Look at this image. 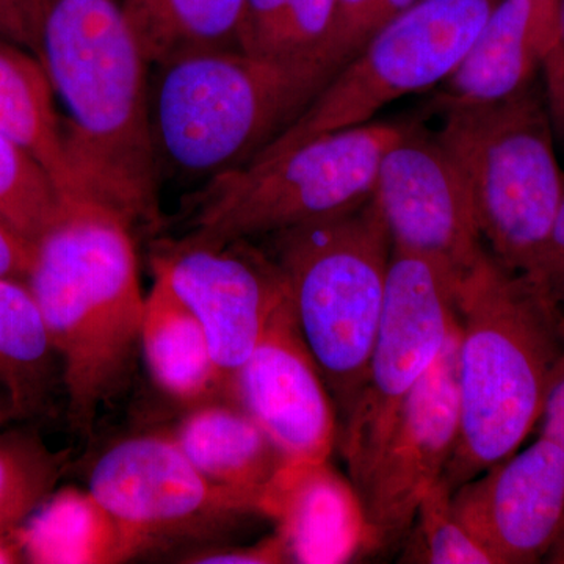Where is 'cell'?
I'll list each match as a JSON object with an SVG mask.
<instances>
[{
	"mask_svg": "<svg viewBox=\"0 0 564 564\" xmlns=\"http://www.w3.org/2000/svg\"><path fill=\"white\" fill-rule=\"evenodd\" d=\"M452 494L443 477L422 497L406 534L403 563L496 564L485 545L456 516Z\"/></svg>",
	"mask_w": 564,
	"mask_h": 564,
	"instance_id": "484cf974",
	"label": "cell"
},
{
	"mask_svg": "<svg viewBox=\"0 0 564 564\" xmlns=\"http://www.w3.org/2000/svg\"><path fill=\"white\" fill-rule=\"evenodd\" d=\"M172 436L212 485L254 500L288 463L278 445L239 403L209 399L193 404Z\"/></svg>",
	"mask_w": 564,
	"mask_h": 564,
	"instance_id": "ac0fdd59",
	"label": "cell"
},
{
	"mask_svg": "<svg viewBox=\"0 0 564 564\" xmlns=\"http://www.w3.org/2000/svg\"><path fill=\"white\" fill-rule=\"evenodd\" d=\"M36 57L65 117L66 148L85 202L132 229L162 225L148 98L150 62L122 0H35Z\"/></svg>",
	"mask_w": 564,
	"mask_h": 564,
	"instance_id": "6da1fadb",
	"label": "cell"
},
{
	"mask_svg": "<svg viewBox=\"0 0 564 564\" xmlns=\"http://www.w3.org/2000/svg\"><path fill=\"white\" fill-rule=\"evenodd\" d=\"M46 69L32 51L0 40V135L46 170L63 202H85L70 165L63 118Z\"/></svg>",
	"mask_w": 564,
	"mask_h": 564,
	"instance_id": "d6986e66",
	"label": "cell"
},
{
	"mask_svg": "<svg viewBox=\"0 0 564 564\" xmlns=\"http://www.w3.org/2000/svg\"><path fill=\"white\" fill-rule=\"evenodd\" d=\"M552 122H554V131L558 132L564 139V98L555 110L551 111Z\"/></svg>",
	"mask_w": 564,
	"mask_h": 564,
	"instance_id": "74e56055",
	"label": "cell"
},
{
	"mask_svg": "<svg viewBox=\"0 0 564 564\" xmlns=\"http://www.w3.org/2000/svg\"><path fill=\"white\" fill-rule=\"evenodd\" d=\"M415 0H336L328 36L318 63L332 74L344 68Z\"/></svg>",
	"mask_w": 564,
	"mask_h": 564,
	"instance_id": "4316f807",
	"label": "cell"
},
{
	"mask_svg": "<svg viewBox=\"0 0 564 564\" xmlns=\"http://www.w3.org/2000/svg\"><path fill=\"white\" fill-rule=\"evenodd\" d=\"M25 562L17 532L0 534V564Z\"/></svg>",
	"mask_w": 564,
	"mask_h": 564,
	"instance_id": "d590c367",
	"label": "cell"
},
{
	"mask_svg": "<svg viewBox=\"0 0 564 564\" xmlns=\"http://www.w3.org/2000/svg\"><path fill=\"white\" fill-rule=\"evenodd\" d=\"M289 0H245L239 32L240 51L278 58Z\"/></svg>",
	"mask_w": 564,
	"mask_h": 564,
	"instance_id": "f1b7e54d",
	"label": "cell"
},
{
	"mask_svg": "<svg viewBox=\"0 0 564 564\" xmlns=\"http://www.w3.org/2000/svg\"><path fill=\"white\" fill-rule=\"evenodd\" d=\"M62 367L25 281L0 278V393L11 419L43 413Z\"/></svg>",
	"mask_w": 564,
	"mask_h": 564,
	"instance_id": "44dd1931",
	"label": "cell"
},
{
	"mask_svg": "<svg viewBox=\"0 0 564 564\" xmlns=\"http://www.w3.org/2000/svg\"><path fill=\"white\" fill-rule=\"evenodd\" d=\"M459 434L458 321L410 393L361 492L377 547L406 536L422 497L444 477Z\"/></svg>",
	"mask_w": 564,
	"mask_h": 564,
	"instance_id": "4fadbf2b",
	"label": "cell"
},
{
	"mask_svg": "<svg viewBox=\"0 0 564 564\" xmlns=\"http://www.w3.org/2000/svg\"><path fill=\"white\" fill-rule=\"evenodd\" d=\"M373 198L393 248L433 263L455 292L488 254L466 182L433 133L404 126L380 163Z\"/></svg>",
	"mask_w": 564,
	"mask_h": 564,
	"instance_id": "8fae6325",
	"label": "cell"
},
{
	"mask_svg": "<svg viewBox=\"0 0 564 564\" xmlns=\"http://www.w3.org/2000/svg\"><path fill=\"white\" fill-rule=\"evenodd\" d=\"M403 128L369 121L340 129L212 181L199 193L191 232L181 243L251 242L366 203L386 151Z\"/></svg>",
	"mask_w": 564,
	"mask_h": 564,
	"instance_id": "52a82bcc",
	"label": "cell"
},
{
	"mask_svg": "<svg viewBox=\"0 0 564 564\" xmlns=\"http://www.w3.org/2000/svg\"><path fill=\"white\" fill-rule=\"evenodd\" d=\"M11 419L9 403H7L6 397L0 393V423L7 422Z\"/></svg>",
	"mask_w": 564,
	"mask_h": 564,
	"instance_id": "f35d334b",
	"label": "cell"
},
{
	"mask_svg": "<svg viewBox=\"0 0 564 564\" xmlns=\"http://www.w3.org/2000/svg\"><path fill=\"white\" fill-rule=\"evenodd\" d=\"M140 348L152 381L177 402L225 395L202 323L159 272L144 303Z\"/></svg>",
	"mask_w": 564,
	"mask_h": 564,
	"instance_id": "ffe728a7",
	"label": "cell"
},
{
	"mask_svg": "<svg viewBox=\"0 0 564 564\" xmlns=\"http://www.w3.org/2000/svg\"><path fill=\"white\" fill-rule=\"evenodd\" d=\"M33 245L0 220V278L25 280L31 265Z\"/></svg>",
	"mask_w": 564,
	"mask_h": 564,
	"instance_id": "836d02e7",
	"label": "cell"
},
{
	"mask_svg": "<svg viewBox=\"0 0 564 564\" xmlns=\"http://www.w3.org/2000/svg\"><path fill=\"white\" fill-rule=\"evenodd\" d=\"M68 464L32 429L0 432V534H10L57 489Z\"/></svg>",
	"mask_w": 564,
	"mask_h": 564,
	"instance_id": "cb8c5ba5",
	"label": "cell"
},
{
	"mask_svg": "<svg viewBox=\"0 0 564 564\" xmlns=\"http://www.w3.org/2000/svg\"><path fill=\"white\" fill-rule=\"evenodd\" d=\"M182 563L195 564H281L289 563L288 551L280 534L263 538L252 545H228V547L206 549L184 556Z\"/></svg>",
	"mask_w": 564,
	"mask_h": 564,
	"instance_id": "4dcf8cb0",
	"label": "cell"
},
{
	"mask_svg": "<svg viewBox=\"0 0 564 564\" xmlns=\"http://www.w3.org/2000/svg\"><path fill=\"white\" fill-rule=\"evenodd\" d=\"M152 267L202 323L228 395L234 375L289 299L280 267L250 240L220 247L177 242L155 256Z\"/></svg>",
	"mask_w": 564,
	"mask_h": 564,
	"instance_id": "7c38bea8",
	"label": "cell"
},
{
	"mask_svg": "<svg viewBox=\"0 0 564 564\" xmlns=\"http://www.w3.org/2000/svg\"><path fill=\"white\" fill-rule=\"evenodd\" d=\"M152 68L148 120L159 180L163 172L204 185L248 165L333 79L318 63L240 50L193 52Z\"/></svg>",
	"mask_w": 564,
	"mask_h": 564,
	"instance_id": "277c9868",
	"label": "cell"
},
{
	"mask_svg": "<svg viewBox=\"0 0 564 564\" xmlns=\"http://www.w3.org/2000/svg\"><path fill=\"white\" fill-rule=\"evenodd\" d=\"M28 563L115 564L131 560L120 527L88 489H55L17 530Z\"/></svg>",
	"mask_w": 564,
	"mask_h": 564,
	"instance_id": "7402d4cb",
	"label": "cell"
},
{
	"mask_svg": "<svg viewBox=\"0 0 564 564\" xmlns=\"http://www.w3.org/2000/svg\"><path fill=\"white\" fill-rule=\"evenodd\" d=\"M456 321L455 288L448 278L425 259L393 248L366 381L337 434L359 496L403 403L440 358Z\"/></svg>",
	"mask_w": 564,
	"mask_h": 564,
	"instance_id": "9c48e42d",
	"label": "cell"
},
{
	"mask_svg": "<svg viewBox=\"0 0 564 564\" xmlns=\"http://www.w3.org/2000/svg\"><path fill=\"white\" fill-rule=\"evenodd\" d=\"M289 563L343 564L377 549L358 489L326 462L285 463L263 489Z\"/></svg>",
	"mask_w": 564,
	"mask_h": 564,
	"instance_id": "2e32d148",
	"label": "cell"
},
{
	"mask_svg": "<svg viewBox=\"0 0 564 564\" xmlns=\"http://www.w3.org/2000/svg\"><path fill=\"white\" fill-rule=\"evenodd\" d=\"M300 332L332 393L339 426L366 381L383 314L393 245L373 195L269 236Z\"/></svg>",
	"mask_w": 564,
	"mask_h": 564,
	"instance_id": "5b68a950",
	"label": "cell"
},
{
	"mask_svg": "<svg viewBox=\"0 0 564 564\" xmlns=\"http://www.w3.org/2000/svg\"><path fill=\"white\" fill-rule=\"evenodd\" d=\"M88 491L120 527L131 558L261 516L254 500L204 478L172 433L133 434L111 444L93 463Z\"/></svg>",
	"mask_w": 564,
	"mask_h": 564,
	"instance_id": "30bf717a",
	"label": "cell"
},
{
	"mask_svg": "<svg viewBox=\"0 0 564 564\" xmlns=\"http://www.w3.org/2000/svg\"><path fill=\"white\" fill-rule=\"evenodd\" d=\"M499 0H415L250 163L325 133L372 121L383 107L443 84L462 63ZM248 163V165H250Z\"/></svg>",
	"mask_w": 564,
	"mask_h": 564,
	"instance_id": "ba28073f",
	"label": "cell"
},
{
	"mask_svg": "<svg viewBox=\"0 0 564 564\" xmlns=\"http://www.w3.org/2000/svg\"><path fill=\"white\" fill-rule=\"evenodd\" d=\"M443 113L436 135L466 182L486 250L532 284L564 191L545 93L534 82L503 101Z\"/></svg>",
	"mask_w": 564,
	"mask_h": 564,
	"instance_id": "8992f818",
	"label": "cell"
},
{
	"mask_svg": "<svg viewBox=\"0 0 564 564\" xmlns=\"http://www.w3.org/2000/svg\"><path fill=\"white\" fill-rule=\"evenodd\" d=\"M455 299L459 434L444 473L452 491L524 444L564 351L562 318L489 251Z\"/></svg>",
	"mask_w": 564,
	"mask_h": 564,
	"instance_id": "3957f363",
	"label": "cell"
},
{
	"mask_svg": "<svg viewBox=\"0 0 564 564\" xmlns=\"http://www.w3.org/2000/svg\"><path fill=\"white\" fill-rule=\"evenodd\" d=\"M544 562L552 564H564V532L562 533V536H560V540L556 541L554 547H552V551L549 552V555L545 556Z\"/></svg>",
	"mask_w": 564,
	"mask_h": 564,
	"instance_id": "8d00e7d4",
	"label": "cell"
},
{
	"mask_svg": "<svg viewBox=\"0 0 564 564\" xmlns=\"http://www.w3.org/2000/svg\"><path fill=\"white\" fill-rule=\"evenodd\" d=\"M132 232L101 204L65 203L25 274L61 359L70 426L84 436L128 383L140 347L147 296Z\"/></svg>",
	"mask_w": 564,
	"mask_h": 564,
	"instance_id": "7a4b0ae2",
	"label": "cell"
},
{
	"mask_svg": "<svg viewBox=\"0 0 564 564\" xmlns=\"http://www.w3.org/2000/svg\"><path fill=\"white\" fill-rule=\"evenodd\" d=\"M536 426H540V436L552 441L564 452V351L549 378Z\"/></svg>",
	"mask_w": 564,
	"mask_h": 564,
	"instance_id": "d6a6232c",
	"label": "cell"
},
{
	"mask_svg": "<svg viewBox=\"0 0 564 564\" xmlns=\"http://www.w3.org/2000/svg\"><path fill=\"white\" fill-rule=\"evenodd\" d=\"M0 40L36 55L35 0H0Z\"/></svg>",
	"mask_w": 564,
	"mask_h": 564,
	"instance_id": "1f68e13d",
	"label": "cell"
},
{
	"mask_svg": "<svg viewBox=\"0 0 564 564\" xmlns=\"http://www.w3.org/2000/svg\"><path fill=\"white\" fill-rule=\"evenodd\" d=\"M532 285L564 323V191Z\"/></svg>",
	"mask_w": 564,
	"mask_h": 564,
	"instance_id": "f546056e",
	"label": "cell"
},
{
	"mask_svg": "<svg viewBox=\"0 0 564 564\" xmlns=\"http://www.w3.org/2000/svg\"><path fill=\"white\" fill-rule=\"evenodd\" d=\"M150 66L203 51L240 50L245 0H122Z\"/></svg>",
	"mask_w": 564,
	"mask_h": 564,
	"instance_id": "603a6c76",
	"label": "cell"
},
{
	"mask_svg": "<svg viewBox=\"0 0 564 564\" xmlns=\"http://www.w3.org/2000/svg\"><path fill=\"white\" fill-rule=\"evenodd\" d=\"M545 99L549 111L554 110L564 98V0L560 2L558 29L554 46L543 61Z\"/></svg>",
	"mask_w": 564,
	"mask_h": 564,
	"instance_id": "e575fe53",
	"label": "cell"
},
{
	"mask_svg": "<svg viewBox=\"0 0 564 564\" xmlns=\"http://www.w3.org/2000/svg\"><path fill=\"white\" fill-rule=\"evenodd\" d=\"M226 397L262 426L288 463L326 462L337 445L336 406L304 343L291 296L270 318Z\"/></svg>",
	"mask_w": 564,
	"mask_h": 564,
	"instance_id": "5bb4252c",
	"label": "cell"
},
{
	"mask_svg": "<svg viewBox=\"0 0 564 564\" xmlns=\"http://www.w3.org/2000/svg\"><path fill=\"white\" fill-rule=\"evenodd\" d=\"M452 507L496 564H532L564 532V452L538 436L452 494Z\"/></svg>",
	"mask_w": 564,
	"mask_h": 564,
	"instance_id": "9a60e30c",
	"label": "cell"
},
{
	"mask_svg": "<svg viewBox=\"0 0 564 564\" xmlns=\"http://www.w3.org/2000/svg\"><path fill=\"white\" fill-rule=\"evenodd\" d=\"M63 196L31 154L0 135V220L35 243L58 217Z\"/></svg>",
	"mask_w": 564,
	"mask_h": 564,
	"instance_id": "d4e9b609",
	"label": "cell"
},
{
	"mask_svg": "<svg viewBox=\"0 0 564 564\" xmlns=\"http://www.w3.org/2000/svg\"><path fill=\"white\" fill-rule=\"evenodd\" d=\"M334 9L336 0H289L278 58L318 63V54L332 28Z\"/></svg>",
	"mask_w": 564,
	"mask_h": 564,
	"instance_id": "83f0119b",
	"label": "cell"
},
{
	"mask_svg": "<svg viewBox=\"0 0 564 564\" xmlns=\"http://www.w3.org/2000/svg\"><path fill=\"white\" fill-rule=\"evenodd\" d=\"M562 0H499L434 109L486 106L524 91L554 46Z\"/></svg>",
	"mask_w": 564,
	"mask_h": 564,
	"instance_id": "e0dca14e",
	"label": "cell"
}]
</instances>
